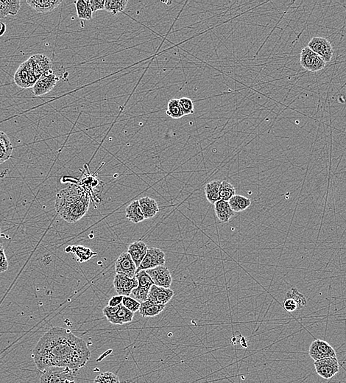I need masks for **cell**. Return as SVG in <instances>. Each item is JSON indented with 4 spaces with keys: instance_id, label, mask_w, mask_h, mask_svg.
<instances>
[{
    "instance_id": "44dd1931",
    "label": "cell",
    "mask_w": 346,
    "mask_h": 383,
    "mask_svg": "<svg viewBox=\"0 0 346 383\" xmlns=\"http://www.w3.org/2000/svg\"><path fill=\"white\" fill-rule=\"evenodd\" d=\"M144 219L154 218L159 211V205L156 200L149 197H143L139 200Z\"/></svg>"
},
{
    "instance_id": "52a82bcc",
    "label": "cell",
    "mask_w": 346,
    "mask_h": 383,
    "mask_svg": "<svg viewBox=\"0 0 346 383\" xmlns=\"http://www.w3.org/2000/svg\"><path fill=\"white\" fill-rule=\"evenodd\" d=\"M309 48L319 56L321 57L326 63H329L332 59L334 50L330 42L322 37H314L308 44Z\"/></svg>"
},
{
    "instance_id": "836d02e7",
    "label": "cell",
    "mask_w": 346,
    "mask_h": 383,
    "mask_svg": "<svg viewBox=\"0 0 346 383\" xmlns=\"http://www.w3.org/2000/svg\"><path fill=\"white\" fill-rule=\"evenodd\" d=\"M94 383H120V381L116 374L107 371L97 375Z\"/></svg>"
},
{
    "instance_id": "30bf717a",
    "label": "cell",
    "mask_w": 346,
    "mask_h": 383,
    "mask_svg": "<svg viewBox=\"0 0 346 383\" xmlns=\"http://www.w3.org/2000/svg\"><path fill=\"white\" fill-rule=\"evenodd\" d=\"M314 366L317 374L323 379H331L340 371V364L337 357L315 361Z\"/></svg>"
},
{
    "instance_id": "cb8c5ba5",
    "label": "cell",
    "mask_w": 346,
    "mask_h": 383,
    "mask_svg": "<svg viewBox=\"0 0 346 383\" xmlns=\"http://www.w3.org/2000/svg\"><path fill=\"white\" fill-rule=\"evenodd\" d=\"M125 212L127 219L132 223H139L145 220L139 200L131 203L126 208Z\"/></svg>"
},
{
    "instance_id": "1f68e13d",
    "label": "cell",
    "mask_w": 346,
    "mask_h": 383,
    "mask_svg": "<svg viewBox=\"0 0 346 383\" xmlns=\"http://www.w3.org/2000/svg\"><path fill=\"white\" fill-rule=\"evenodd\" d=\"M288 298L292 299L296 302L297 305H298V308L301 309L305 307L307 304V299H306L305 295L304 294L300 293V292L297 290L296 288L293 287L290 291L287 292L286 296Z\"/></svg>"
},
{
    "instance_id": "8992f818",
    "label": "cell",
    "mask_w": 346,
    "mask_h": 383,
    "mask_svg": "<svg viewBox=\"0 0 346 383\" xmlns=\"http://www.w3.org/2000/svg\"><path fill=\"white\" fill-rule=\"evenodd\" d=\"M300 63L301 67L307 71L318 72L323 70L326 62L308 47L302 49L300 52Z\"/></svg>"
},
{
    "instance_id": "7402d4cb",
    "label": "cell",
    "mask_w": 346,
    "mask_h": 383,
    "mask_svg": "<svg viewBox=\"0 0 346 383\" xmlns=\"http://www.w3.org/2000/svg\"><path fill=\"white\" fill-rule=\"evenodd\" d=\"M21 8L19 0L0 1V18H5L9 15L16 16Z\"/></svg>"
},
{
    "instance_id": "d6a6232c",
    "label": "cell",
    "mask_w": 346,
    "mask_h": 383,
    "mask_svg": "<svg viewBox=\"0 0 346 383\" xmlns=\"http://www.w3.org/2000/svg\"><path fill=\"white\" fill-rule=\"evenodd\" d=\"M72 248V251L75 253V255H77L80 262L87 261L91 258H92L94 254H95V253H93V252L91 251L90 249L85 248V247L73 246Z\"/></svg>"
},
{
    "instance_id": "603a6c76",
    "label": "cell",
    "mask_w": 346,
    "mask_h": 383,
    "mask_svg": "<svg viewBox=\"0 0 346 383\" xmlns=\"http://www.w3.org/2000/svg\"><path fill=\"white\" fill-rule=\"evenodd\" d=\"M164 309L165 305H156L147 300L141 303L139 312L144 317H155L164 311Z\"/></svg>"
},
{
    "instance_id": "7bdbcfd3",
    "label": "cell",
    "mask_w": 346,
    "mask_h": 383,
    "mask_svg": "<svg viewBox=\"0 0 346 383\" xmlns=\"http://www.w3.org/2000/svg\"><path fill=\"white\" fill-rule=\"evenodd\" d=\"M0 235H1V229H0Z\"/></svg>"
},
{
    "instance_id": "4dcf8cb0",
    "label": "cell",
    "mask_w": 346,
    "mask_h": 383,
    "mask_svg": "<svg viewBox=\"0 0 346 383\" xmlns=\"http://www.w3.org/2000/svg\"><path fill=\"white\" fill-rule=\"evenodd\" d=\"M236 195V189L232 184L227 181H222L220 189V198L225 201H229L230 199Z\"/></svg>"
},
{
    "instance_id": "f1b7e54d",
    "label": "cell",
    "mask_w": 346,
    "mask_h": 383,
    "mask_svg": "<svg viewBox=\"0 0 346 383\" xmlns=\"http://www.w3.org/2000/svg\"><path fill=\"white\" fill-rule=\"evenodd\" d=\"M166 114L173 119H180L184 117V114L180 105L179 99H171L167 104Z\"/></svg>"
},
{
    "instance_id": "2e32d148",
    "label": "cell",
    "mask_w": 346,
    "mask_h": 383,
    "mask_svg": "<svg viewBox=\"0 0 346 383\" xmlns=\"http://www.w3.org/2000/svg\"><path fill=\"white\" fill-rule=\"evenodd\" d=\"M139 285L136 276L130 278L125 275L117 274L114 277V286L117 294L122 296H130L132 290Z\"/></svg>"
},
{
    "instance_id": "ab89813d",
    "label": "cell",
    "mask_w": 346,
    "mask_h": 383,
    "mask_svg": "<svg viewBox=\"0 0 346 383\" xmlns=\"http://www.w3.org/2000/svg\"><path fill=\"white\" fill-rule=\"evenodd\" d=\"M123 300V296L122 295H116V296L112 297L110 300L109 301V307H117V306L121 305Z\"/></svg>"
},
{
    "instance_id": "8d00e7d4",
    "label": "cell",
    "mask_w": 346,
    "mask_h": 383,
    "mask_svg": "<svg viewBox=\"0 0 346 383\" xmlns=\"http://www.w3.org/2000/svg\"><path fill=\"white\" fill-rule=\"evenodd\" d=\"M8 259H7L5 248L3 245L0 244V273H4L8 270Z\"/></svg>"
},
{
    "instance_id": "9a60e30c",
    "label": "cell",
    "mask_w": 346,
    "mask_h": 383,
    "mask_svg": "<svg viewBox=\"0 0 346 383\" xmlns=\"http://www.w3.org/2000/svg\"><path fill=\"white\" fill-rule=\"evenodd\" d=\"M137 268L135 263L133 261L132 257L128 252H123L121 253L115 263V270L117 274L123 275L125 276H135Z\"/></svg>"
},
{
    "instance_id": "d4e9b609",
    "label": "cell",
    "mask_w": 346,
    "mask_h": 383,
    "mask_svg": "<svg viewBox=\"0 0 346 383\" xmlns=\"http://www.w3.org/2000/svg\"><path fill=\"white\" fill-rule=\"evenodd\" d=\"M13 151V144L9 137L3 132L0 138V164L9 160L12 156Z\"/></svg>"
},
{
    "instance_id": "7c38bea8",
    "label": "cell",
    "mask_w": 346,
    "mask_h": 383,
    "mask_svg": "<svg viewBox=\"0 0 346 383\" xmlns=\"http://www.w3.org/2000/svg\"><path fill=\"white\" fill-rule=\"evenodd\" d=\"M156 286L170 288L172 282V274L166 266H158L146 270Z\"/></svg>"
},
{
    "instance_id": "d6986e66",
    "label": "cell",
    "mask_w": 346,
    "mask_h": 383,
    "mask_svg": "<svg viewBox=\"0 0 346 383\" xmlns=\"http://www.w3.org/2000/svg\"><path fill=\"white\" fill-rule=\"evenodd\" d=\"M27 3L30 8L38 13H49L58 8L62 0H28Z\"/></svg>"
},
{
    "instance_id": "4316f807",
    "label": "cell",
    "mask_w": 346,
    "mask_h": 383,
    "mask_svg": "<svg viewBox=\"0 0 346 383\" xmlns=\"http://www.w3.org/2000/svg\"><path fill=\"white\" fill-rule=\"evenodd\" d=\"M230 206L234 212H240L248 209L251 204V201L249 198L245 196L235 195L233 197L228 201Z\"/></svg>"
},
{
    "instance_id": "ba28073f",
    "label": "cell",
    "mask_w": 346,
    "mask_h": 383,
    "mask_svg": "<svg viewBox=\"0 0 346 383\" xmlns=\"http://www.w3.org/2000/svg\"><path fill=\"white\" fill-rule=\"evenodd\" d=\"M165 253L161 249L157 248H148L147 254L137 268V273L141 270H147L158 266H164L165 265Z\"/></svg>"
},
{
    "instance_id": "e575fe53",
    "label": "cell",
    "mask_w": 346,
    "mask_h": 383,
    "mask_svg": "<svg viewBox=\"0 0 346 383\" xmlns=\"http://www.w3.org/2000/svg\"><path fill=\"white\" fill-rule=\"evenodd\" d=\"M122 305L131 312L135 313L136 312L139 311L140 308V302L134 300L131 296H123V300L122 302Z\"/></svg>"
},
{
    "instance_id": "7a4b0ae2",
    "label": "cell",
    "mask_w": 346,
    "mask_h": 383,
    "mask_svg": "<svg viewBox=\"0 0 346 383\" xmlns=\"http://www.w3.org/2000/svg\"><path fill=\"white\" fill-rule=\"evenodd\" d=\"M90 203V194L79 184H72L57 194L55 210L67 223H76L86 214Z\"/></svg>"
},
{
    "instance_id": "277c9868",
    "label": "cell",
    "mask_w": 346,
    "mask_h": 383,
    "mask_svg": "<svg viewBox=\"0 0 346 383\" xmlns=\"http://www.w3.org/2000/svg\"><path fill=\"white\" fill-rule=\"evenodd\" d=\"M102 313L111 324L115 325L130 323L134 319V313L126 309L122 304L117 307H104Z\"/></svg>"
},
{
    "instance_id": "6da1fadb",
    "label": "cell",
    "mask_w": 346,
    "mask_h": 383,
    "mask_svg": "<svg viewBox=\"0 0 346 383\" xmlns=\"http://www.w3.org/2000/svg\"><path fill=\"white\" fill-rule=\"evenodd\" d=\"M91 355L83 339L70 329L53 327L37 343L32 357L40 371L51 367H69L78 371L86 365Z\"/></svg>"
},
{
    "instance_id": "4fadbf2b",
    "label": "cell",
    "mask_w": 346,
    "mask_h": 383,
    "mask_svg": "<svg viewBox=\"0 0 346 383\" xmlns=\"http://www.w3.org/2000/svg\"><path fill=\"white\" fill-rule=\"evenodd\" d=\"M59 79V77L54 75L52 71L44 74L33 86V93L38 97V96L46 95L50 91L53 90Z\"/></svg>"
},
{
    "instance_id": "ffe728a7",
    "label": "cell",
    "mask_w": 346,
    "mask_h": 383,
    "mask_svg": "<svg viewBox=\"0 0 346 383\" xmlns=\"http://www.w3.org/2000/svg\"><path fill=\"white\" fill-rule=\"evenodd\" d=\"M214 209L218 220L222 223H228L234 216V211L230 206L228 201L220 200L214 204Z\"/></svg>"
},
{
    "instance_id": "9c48e42d",
    "label": "cell",
    "mask_w": 346,
    "mask_h": 383,
    "mask_svg": "<svg viewBox=\"0 0 346 383\" xmlns=\"http://www.w3.org/2000/svg\"><path fill=\"white\" fill-rule=\"evenodd\" d=\"M309 354L314 361L337 357L335 349L328 342L320 339H317L312 343L309 349Z\"/></svg>"
},
{
    "instance_id": "3957f363",
    "label": "cell",
    "mask_w": 346,
    "mask_h": 383,
    "mask_svg": "<svg viewBox=\"0 0 346 383\" xmlns=\"http://www.w3.org/2000/svg\"><path fill=\"white\" fill-rule=\"evenodd\" d=\"M78 371L69 367L48 368L41 371V383H75V374Z\"/></svg>"
},
{
    "instance_id": "e0dca14e",
    "label": "cell",
    "mask_w": 346,
    "mask_h": 383,
    "mask_svg": "<svg viewBox=\"0 0 346 383\" xmlns=\"http://www.w3.org/2000/svg\"><path fill=\"white\" fill-rule=\"evenodd\" d=\"M174 295V291L170 288H164L154 285L149 289L147 300L156 305H166Z\"/></svg>"
},
{
    "instance_id": "b9f144b4",
    "label": "cell",
    "mask_w": 346,
    "mask_h": 383,
    "mask_svg": "<svg viewBox=\"0 0 346 383\" xmlns=\"http://www.w3.org/2000/svg\"><path fill=\"white\" fill-rule=\"evenodd\" d=\"M3 132H0V138H1L2 135H3Z\"/></svg>"
},
{
    "instance_id": "5b68a950",
    "label": "cell",
    "mask_w": 346,
    "mask_h": 383,
    "mask_svg": "<svg viewBox=\"0 0 346 383\" xmlns=\"http://www.w3.org/2000/svg\"><path fill=\"white\" fill-rule=\"evenodd\" d=\"M135 276L139 282V285L137 288L132 290L130 296L140 303H142L147 301L149 289L154 285V282L147 274L146 270H141L136 274Z\"/></svg>"
},
{
    "instance_id": "d590c367",
    "label": "cell",
    "mask_w": 346,
    "mask_h": 383,
    "mask_svg": "<svg viewBox=\"0 0 346 383\" xmlns=\"http://www.w3.org/2000/svg\"><path fill=\"white\" fill-rule=\"evenodd\" d=\"M179 102L184 115H189V114L194 113V103L190 98L182 97L179 99Z\"/></svg>"
},
{
    "instance_id": "f546056e",
    "label": "cell",
    "mask_w": 346,
    "mask_h": 383,
    "mask_svg": "<svg viewBox=\"0 0 346 383\" xmlns=\"http://www.w3.org/2000/svg\"><path fill=\"white\" fill-rule=\"evenodd\" d=\"M127 5V0H106L104 10L112 14H117L124 11Z\"/></svg>"
},
{
    "instance_id": "ac0fdd59",
    "label": "cell",
    "mask_w": 346,
    "mask_h": 383,
    "mask_svg": "<svg viewBox=\"0 0 346 383\" xmlns=\"http://www.w3.org/2000/svg\"><path fill=\"white\" fill-rule=\"evenodd\" d=\"M147 250L148 247L143 241L134 242L129 246L127 252L132 257L133 261L135 263L137 268L147 254Z\"/></svg>"
},
{
    "instance_id": "83f0119b",
    "label": "cell",
    "mask_w": 346,
    "mask_h": 383,
    "mask_svg": "<svg viewBox=\"0 0 346 383\" xmlns=\"http://www.w3.org/2000/svg\"><path fill=\"white\" fill-rule=\"evenodd\" d=\"M74 3L76 8L77 15L80 19H92L93 12L89 6L88 2L84 1V0H77Z\"/></svg>"
},
{
    "instance_id": "5bb4252c",
    "label": "cell",
    "mask_w": 346,
    "mask_h": 383,
    "mask_svg": "<svg viewBox=\"0 0 346 383\" xmlns=\"http://www.w3.org/2000/svg\"><path fill=\"white\" fill-rule=\"evenodd\" d=\"M15 83L18 87L23 89L33 88L38 79L35 77L34 74L30 68L27 61L21 63L14 75Z\"/></svg>"
},
{
    "instance_id": "74e56055",
    "label": "cell",
    "mask_w": 346,
    "mask_h": 383,
    "mask_svg": "<svg viewBox=\"0 0 346 383\" xmlns=\"http://www.w3.org/2000/svg\"><path fill=\"white\" fill-rule=\"evenodd\" d=\"M88 4L90 6L92 12L104 10L105 8V1L104 0H88Z\"/></svg>"
},
{
    "instance_id": "484cf974",
    "label": "cell",
    "mask_w": 346,
    "mask_h": 383,
    "mask_svg": "<svg viewBox=\"0 0 346 383\" xmlns=\"http://www.w3.org/2000/svg\"><path fill=\"white\" fill-rule=\"evenodd\" d=\"M222 181L220 180H214L210 181L205 187L206 199L211 204H214L221 200L220 198V189H221Z\"/></svg>"
},
{
    "instance_id": "60d3db41",
    "label": "cell",
    "mask_w": 346,
    "mask_h": 383,
    "mask_svg": "<svg viewBox=\"0 0 346 383\" xmlns=\"http://www.w3.org/2000/svg\"><path fill=\"white\" fill-rule=\"evenodd\" d=\"M240 344H241V345L243 346V347H248V344H247L246 341H245V339L243 337H242L241 341H240Z\"/></svg>"
},
{
    "instance_id": "8fae6325",
    "label": "cell",
    "mask_w": 346,
    "mask_h": 383,
    "mask_svg": "<svg viewBox=\"0 0 346 383\" xmlns=\"http://www.w3.org/2000/svg\"><path fill=\"white\" fill-rule=\"evenodd\" d=\"M27 63L38 80L44 74L52 71L51 60L44 55H33L27 60Z\"/></svg>"
},
{
    "instance_id": "f35d334b",
    "label": "cell",
    "mask_w": 346,
    "mask_h": 383,
    "mask_svg": "<svg viewBox=\"0 0 346 383\" xmlns=\"http://www.w3.org/2000/svg\"><path fill=\"white\" fill-rule=\"evenodd\" d=\"M284 308L289 312H295V310H298V305L296 302L292 299L285 297L283 302Z\"/></svg>"
}]
</instances>
